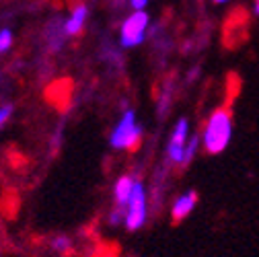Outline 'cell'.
<instances>
[{"mask_svg":"<svg viewBox=\"0 0 259 257\" xmlns=\"http://www.w3.org/2000/svg\"><path fill=\"white\" fill-rule=\"evenodd\" d=\"M202 138H204V148L210 154H220L229 146L233 138V117L229 107H220L210 115Z\"/></svg>","mask_w":259,"mask_h":257,"instance_id":"6da1fadb","label":"cell"},{"mask_svg":"<svg viewBox=\"0 0 259 257\" xmlns=\"http://www.w3.org/2000/svg\"><path fill=\"white\" fill-rule=\"evenodd\" d=\"M142 142V125L136 123L134 111H125L119 123L109 138L111 148H125V150H136Z\"/></svg>","mask_w":259,"mask_h":257,"instance_id":"7a4b0ae2","label":"cell"},{"mask_svg":"<svg viewBox=\"0 0 259 257\" xmlns=\"http://www.w3.org/2000/svg\"><path fill=\"white\" fill-rule=\"evenodd\" d=\"M146 218H148V196H146V189L144 185L140 183V179L134 183V189H132V196L127 200V206H125V220H123V227L134 233L138 229H142L146 224Z\"/></svg>","mask_w":259,"mask_h":257,"instance_id":"3957f363","label":"cell"},{"mask_svg":"<svg viewBox=\"0 0 259 257\" xmlns=\"http://www.w3.org/2000/svg\"><path fill=\"white\" fill-rule=\"evenodd\" d=\"M150 17L146 11H136L134 15H130L121 23V46L123 48H136L144 41L146 37V29H148Z\"/></svg>","mask_w":259,"mask_h":257,"instance_id":"277c9868","label":"cell"},{"mask_svg":"<svg viewBox=\"0 0 259 257\" xmlns=\"http://www.w3.org/2000/svg\"><path fill=\"white\" fill-rule=\"evenodd\" d=\"M187 132H189V121L183 117L177 121L175 130H173V136L167 144V154L169 158L173 160L175 165H183V152H185V138H187Z\"/></svg>","mask_w":259,"mask_h":257,"instance_id":"5b68a950","label":"cell"},{"mask_svg":"<svg viewBox=\"0 0 259 257\" xmlns=\"http://www.w3.org/2000/svg\"><path fill=\"white\" fill-rule=\"evenodd\" d=\"M196 204H198V194H196L193 189H189V191H185V194H181V196L175 200L173 208H171L173 222H181L183 218H187V216L193 212V208H196Z\"/></svg>","mask_w":259,"mask_h":257,"instance_id":"8992f818","label":"cell"},{"mask_svg":"<svg viewBox=\"0 0 259 257\" xmlns=\"http://www.w3.org/2000/svg\"><path fill=\"white\" fill-rule=\"evenodd\" d=\"M138 181V177L134 175H121L113 187V200H115V206L117 208H125L127 206V200L132 196V189H134V183Z\"/></svg>","mask_w":259,"mask_h":257,"instance_id":"52a82bcc","label":"cell"},{"mask_svg":"<svg viewBox=\"0 0 259 257\" xmlns=\"http://www.w3.org/2000/svg\"><path fill=\"white\" fill-rule=\"evenodd\" d=\"M87 17H89L87 5H76L74 11H72V15H70V19L64 23V33L70 35V37H72V35H78L80 31H82V27H84Z\"/></svg>","mask_w":259,"mask_h":257,"instance_id":"ba28073f","label":"cell"},{"mask_svg":"<svg viewBox=\"0 0 259 257\" xmlns=\"http://www.w3.org/2000/svg\"><path fill=\"white\" fill-rule=\"evenodd\" d=\"M50 247L54 249V251H58V253H66V251H70V247H72V241L68 239V237H54L52 239V243H50Z\"/></svg>","mask_w":259,"mask_h":257,"instance_id":"9c48e42d","label":"cell"},{"mask_svg":"<svg viewBox=\"0 0 259 257\" xmlns=\"http://www.w3.org/2000/svg\"><path fill=\"white\" fill-rule=\"evenodd\" d=\"M198 144H200V138L193 134V138L187 142V146H185V152H183V167L189 163V160L196 156V150H198Z\"/></svg>","mask_w":259,"mask_h":257,"instance_id":"30bf717a","label":"cell"},{"mask_svg":"<svg viewBox=\"0 0 259 257\" xmlns=\"http://www.w3.org/2000/svg\"><path fill=\"white\" fill-rule=\"evenodd\" d=\"M13 44V35H11V31L9 29H3L0 31V54H3L5 50H9Z\"/></svg>","mask_w":259,"mask_h":257,"instance_id":"8fae6325","label":"cell"},{"mask_svg":"<svg viewBox=\"0 0 259 257\" xmlns=\"http://www.w3.org/2000/svg\"><path fill=\"white\" fill-rule=\"evenodd\" d=\"M11 113H13V107H11V105H7V107H0V127H3V125L9 121Z\"/></svg>","mask_w":259,"mask_h":257,"instance_id":"7c38bea8","label":"cell"},{"mask_svg":"<svg viewBox=\"0 0 259 257\" xmlns=\"http://www.w3.org/2000/svg\"><path fill=\"white\" fill-rule=\"evenodd\" d=\"M130 5H132V9H136V11H144L148 0H130Z\"/></svg>","mask_w":259,"mask_h":257,"instance_id":"4fadbf2b","label":"cell"},{"mask_svg":"<svg viewBox=\"0 0 259 257\" xmlns=\"http://www.w3.org/2000/svg\"><path fill=\"white\" fill-rule=\"evenodd\" d=\"M253 13L259 17V0H255V7H253Z\"/></svg>","mask_w":259,"mask_h":257,"instance_id":"5bb4252c","label":"cell"},{"mask_svg":"<svg viewBox=\"0 0 259 257\" xmlns=\"http://www.w3.org/2000/svg\"><path fill=\"white\" fill-rule=\"evenodd\" d=\"M212 3H216V5H222V3H229V0H212Z\"/></svg>","mask_w":259,"mask_h":257,"instance_id":"9a60e30c","label":"cell"}]
</instances>
